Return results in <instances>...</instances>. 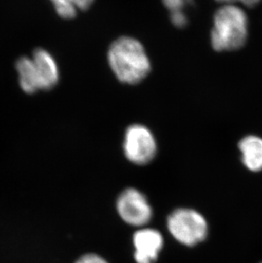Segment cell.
<instances>
[{
  "instance_id": "obj_1",
  "label": "cell",
  "mask_w": 262,
  "mask_h": 263,
  "mask_svg": "<svg viewBox=\"0 0 262 263\" xmlns=\"http://www.w3.org/2000/svg\"><path fill=\"white\" fill-rule=\"evenodd\" d=\"M108 62L117 79L128 85L141 82L151 71L143 45L131 37L115 40L109 49Z\"/></svg>"
},
{
  "instance_id": "obj_2",
  "label": "cell",
  "mask_w": 262,
  "mask_h": 263,
  "mask_svg": "<svg viewBox=\"0 0 262 263\" xmlns=\"http://www.w3.org/2000/svg\"><path fill=\"white\" fill-rule=\"evenodd\" d=\"M248 37V17L245 10L233 4L223 5L215 12L211 45L219 52L244 47Z\"/></svg>"
},
{
  "instance_id": "obj_3",
  "label": "cell",
  "mask_w": 262,
  "mask_h": 263,
  "mask_svg": "<svg viewBox=\"0 0 262 263\" xmlns=\"http://www.w3.org/2000/svg\"><path fill=\"white\" fill-rule=\"evenodd\" d=\"M169 231L185 246H193L204 240L208 224L200 213L190 209H177L167 220Z\"/></svg>"
},
{
  "instance_id": "obj_4",
  "label": "cell",
  "mask_w": 262,
  "mask_h": 263,
  "mask_svg": "<svg viewBox=\"0 0 262 263\" xmlns=\"http://www.w3.org/2000/svg\"><path fill=\"white\" fill-rule=\"evenodd\" d=\"M124 149L127 159L134 164H148L156 155V141L146 127L133 124L125 132Z\"/></svg>"
},
{
  "instance_id": "obj_5",
  "label": "cell",
  "mask_w": 262,
  "mask_h": 263,
  "mask_svg": "<svg viewBox=\"0 0 262 263\" xmlns=\"http://www.w3.org/2000/svg\"><path fill=\"white\" fill-rule=\"evenodd\" d=\"M117 209L121 218L133 226H143L150 221L153 216L146 197L135 189H126L119 195Z\"/></svg>"
},
{
  "instance_id": "obj_6",
  "label": "cell",
  "mask_w": 262,
  "mask_h": 263,
  "mask_svg": "<svg viewBox=\"0 0 262 263\" xmlns=\"http://www.w3.org/2000/svg\"><path fill=\"white\" fill-rule=\"evenodd\" d=\"M135 260L137 263H154L163 247V239L154 229H142L134 234Z\"/></svg>"
},
{
  "instance_id": "obj_7",
  "label": "cell",
  "mask_w": 262,
  "mask_h": 263,
  "mask_svg": "<svg viewBox=\"0 0 262 263\" xmlns=\"http://www.w3.org/2000/svg\"><path fill=\"white\" fill-rule=\"evenodd\" d=\"M32 60L40 89L54 88L59 80V70L51 54L43 49H37L32 54Z\"/></svg>"
},
{
  "instance_id": "obj_8",
  "label": "cell",
  "mask_w": 262,
  "mask_h": 263,
  "mask_svg": "<svg viewBox=\"0 0 262 263\" xmlns=\"http://www.w3.org/2000/svg\"><path fill=\"white\" fill-rule=\"evenodd\" d=\"M242 161L252 172L262 170V139L256 136H248L239 142Z\"/></svg>"
},
{
  "instance_id": "obj_9",
  "label": "cell",
  "mask_w": 262,
  "mask_h": 263,
  "mask_svg": "<svg viewBox=\"0 0 262 263\" xmlns=\"http://www.w3.org/2000/svg\"><path fill=\"white\" fill-rule=\"evenodd\" d=\"M16 70L19 74L21 88L26 93L32 94L40 90V82L35 72L32 58H21L16 62Z\"/></svg>"
},
{
  "instance_id": "obj_10",
  "label": "cell",
  "mask_w": 262,
  "mask_h": 263,
  "mask_svg": "<svg viewBox=\"0 0 262 263\" xmlns=\"http://www.w3.org/2000/svg\"><path fill=\"white\" fill-rule=\"evenodd\" d=\"M57 14L63 19H72L79 10H85L91 6L94 0H50Z\"/></svg>"
},
{
  "instance_id": "obj_11",
  "label": "cell",
  "mask_w": 262,
  "mask_h": 263,
  "mask_svg": "<svg viewBox=\"0 0 262 263\" xmlns=\"http://www.w3.org/2000/svg\"><path fill=\"white\" fill-rule=\"evenodd\" d=\"M188 0H163V5L171 13L181 12L183 11Z\"/></svg>"
},
{
  "instance_id": "obj_12",
  "label": "cell",
  "mask_w": 262,
  "mask_h": 263,
  "mask_svg": "<svg viewBox=\"0 0 262 263\" xmlns=\"http://www.w3.org/2000/svg\"><path fill=\"white\" fill-rule=\"evenodd\" d=\"M171 23L177 28H184L188 24V17L184 11L171 13Z\"/></svg>"
},
{
  "instance_id": "obj_13",
  "label": "cell",
  "mask_w": 262,
  "mask_h": 263,
  "mask_svg": "<svg viewBox=\"0 0 262 263\" xmlns=\"http://www.w3.org/2000/svg\"><path fill=\"white\" fill-rule=\"evenodd\" d=\"M76 263H108L106 260L97 256L96 254H88L85 256H82L79 261Z\"/></svg>"
},
{
  "instance_id": "obj_14",
  "label": "cell",
  "mask_w": 262,
  "mask_h": 263,
  "mask_svg": "<svg viewBox=\"0 0 262 263\" xmlns=\"http://www.w3.org/2000/svg\"><path fill=\"white\" fill-rule=\"evenodd\" d=\"M216 1L224 3L225 5H228V4H233V3L239 2L242 5L248 6V7H253V6L258 5L261 0H216Z\"/></svg>"
}]
</instances>
